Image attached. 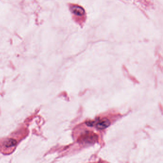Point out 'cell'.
I'll use <instances>...</instances> for the list:
<instances>
[{
  "label": "cell",
  "instance_id": "1",
  "mask_svg": "<svg viewBox=\"0 0 163 163\" xmlns=\"http://www.w3.org/2000/svg\"><path fill=\"white\" fill-rule=\"evenodd\" d=\"M110 124V121L109 120L104 118L96 124V126L99 129H104L109 126Z\"/></svg>",
  "mask_w": 163,
  "mask_h": 163
},
{
  "label": "cell",
  "instance_id": "2",
  "mask_svg": "<svg viewBox=\"0 0 163 163\" xmlns=\"http://www.w3.org/2000/svg\"><path fill=\"white\" fill-rule=\"evenodd\" d=\"M71 11L75 15L78 16H82L85 13V11L83 8L80 6L74 5L71 8Z\"/></svg>",
  "mask_w": 163,
  "mask_h": 163
},
{
  "label": "cell",
  "instance_id": "3",
  "mask_svg": "<svg viewBox=\"0 0 163 163\" xmlns=\"http://www.w3.org/2000/svg\"><path fill=\"white\" fill-rule=\"evenodd\" d=\"M16 140L13 139H9L8 140H6V141L5 142V147H13L16 146Z\"/></svg>",
  "mask_w": 163,
  "mask_h": 163
}]
</instances>
